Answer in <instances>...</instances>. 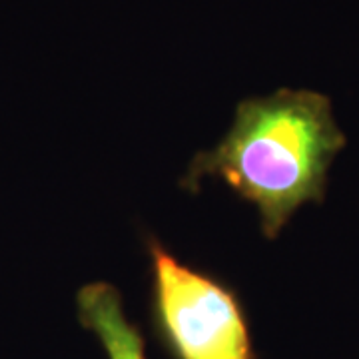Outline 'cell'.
Returning a JSON list of instances; mask_svg holds the SVG:
<instances>
[{"label":"cell","instance_id":"cell-1","mask_svg":"<svg viewBox=\"0 0 359 359\" xmlns=\"http://www.w3.org/2000/svg\"><path fill=\"white\" fill-rule=\"evenodd\" d=\"M346 142L327 96L282 88L238 104L228 134L194 156L180 186L194 194L204 176L226 182L256 205L262 233L273 240L302 205L323 204L327 172Z\"/></svg>","mask_w":359,"mask_h":359},{"label":"cell","instance_id":"cell-2","mask_svg":"<svg viewBox=\"0 0 359 359\" xmlns=\"http://www.w3.org/2000/svg\"><path fill=\"white\" fill-rule=\"evenodd\" d=\"M150 256V330L168 359H257L240 294L216 273L180 262L154 236Z\"/></svg>","mask_w":359,"mask_h":359},{"label":"cell","instance_id":"cell-3","mask_svg":"<svg viewBox=\"0 0 359 359\" xmlns=\"http://www.w3.org/2000/svg\"><path fill=\"white\" fill-rule=\"evenodd\" d=\"M80 325L96 335L108 359H146V337L128 320L122 295L112 283L92 282L76 294Z\"/></svg>","mask_w":359,"mask_h":359}]
</instances>
